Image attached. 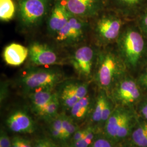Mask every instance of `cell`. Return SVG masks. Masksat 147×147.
I'll use <instances>...</instances> for the list:
<instances>
[{"label":"cell","instance_id":"obj_2","mask_svg":"<svg viewBox=\"0 0 147 147\" xmlns=\"http://www.w3.org/2000/svg\"><path fill=\"white\" fill-rule=\"evenodd\" d=\"M114 45L99 48L93 79L107 93L129 73L126 65Z\"/></svg>","mask_w":147,"mask_h":147},{"label":"cell","instance_id":"obj_26","mask_svg":"<svg viewBox=\"0 0 147 147\" xmlns=\"http://www.w3.org/2000/svg\"><path fill=\"white\" fill-rule=\"evenodd\" d=\"M137 19V26L147 38V6Z\"/></svg>","mask_w":147,"mask_h":147},{"label":"cell","instance_id":"obj_12","mask_svg":"<svg viewBox=\"0 0 147 147\" xmlns=\"http://www.w3.org/2000/svg\"><path fill=\"white\" fill-rule=\"evenodd\" d=\"M70 16L62 0H55L47 19L49 34L53 38L55 37L66 25Z\"/></svg>","mask_w":147,"mask_h":147},{"label":"cell","instance_id":"obj_34","mask_svg":"<svg viewBox=\"0 0 147 147\" xmlns=\"http://www.w3.org/2000/svg\"><path fill=\"white\" fill-rule=\"evenodd\" d=\"M46 147H58L57 146V145L54 143V142L52 141L51 140H49V141L48 142L47 146Z\"/></svg>","mask_w":147,"mask_h":147},{"label":"cell","instance_id":"obj_5","mask_svg":"<svg viewBox=\"0 0 147 147\" xmlns=\"http://www.w3.org/2000/svg\"><path fill=\"white\" fill-rule=\"evenodd\" d=\"M55 0H18V16L24 31L39 26L47 17Z\"/></svg>","mask_w":147,"mask_h":147},{"label":"cell","instance_id":"obj_11","mask_svg":"<svg viewBox=\"0 0 147 147\" xmlns=\"http://www.w3.org/2000/svg\"><path fill=\"white\" fill-rule=\"evenodd\" d=\"M58 93L61 104L70 110L75 104L88 94L89 83L80 80H64Z\"/></svg>","mask_w":147,"mask_h":147},{"label":"cell","instance_id":"obj_21","mask_svg":"<svg viewBox=\"0 0 147 147\" xmlns=\"http://www.w3.org/2000/svg\"><path fill=\"white\" fill-rule=\"evenodd\" d=\"M60 104L61 102L58 93L56 92L53 99L46 105L39 115L45 117H51L56 116Z\"/></svg>","mask_w":147,"mask_h":147},{"label":"cell","instance_id":"obj_31","mask_svg":"<svg viewBox=\"0 0 147 147\" xmlns=\"http://www.w3.org/2000/svg\"><path fill=\"white\" fill-rule=\"evenodd\" d=\"M89 147H112L110 142L104 138H99L92 143Z\"/></svg>","mask_w":147,"mask_h":147},{"label":"cell","instance_id":"obj_15","mask_svg":"<svg viewBox=\"0 0 147 147\" xmlns=\"http://www.w3.org/2000/svg\"><path fill=\"white\" fill-rule=\"evenodd\" d=\"M28 49L20 44L13 42L7 45L3 52L5 63L11 66H19L28 58Z\"/></svg>","mask_w":147,"mask_h":147},{"label":"cell","instance_id":"obj_32","mask_svg":"<svg viewBox=\"0 0 147 147\" xmlns=\"http://www.w3.org/2000/svg\"><path fill=\"white\" fill-rule=\"evenodd\" d=\"M87 130H88V127L84 129L78 130L76 131L75 132L74 134L73 137H72L73 143L77 142L79 140H80L82 137H84L87 131Z\"/></svg>","mask_w":147,"mask_h":147},{"label":"cell","instance_id":"obj_17","mask_svg":"<svg viewBox=\"0 0 147 147\" xmlns=\"http://www.w3.org/2000/svg\"><path fill=\"white\" fill-rule=\"evenodd\" d=\"M129 113L121 109H117L112 112L106 121L105 130L109 137L116 139L117 132L122 122Z\"/></svg>","mask_w":147,"mask_h":147},{"label":"cell","instance_id":"obj_3","mask_svg":"<svg viewBox=\"0 0 147 147\" xmlns=\"http://www.w3.org/2000/svg\"><path fill=\"white\" fill-rule=\"evenodd\" d=\"M124 19L107 8L91 20L90 34L93 44L99 48L115 45L125 26Z\"/></svg>","mask_w":147,"mask_h":147},{"label":"cell","instance_id":"obj_28","mask_svg":"<svg viewBox=\"0 0 147 147\" xmlns=\"http://www.w3.org/2000/svg\"><path fill=\"white\" fill-rule=\"evenodd\" d=\"M11 147H32L31 142L26 138L19 136H15L11 140Z\"/></svg>","mask_w":147,"mask_h":147},{"label":"cell","instance_id":"obj_30","mask_svg":"<svg viewBox=\"0 0 147 147\" xmlns=\"http://www.w3.org/2000/svg\"><path fill=\"white\" fill-rule=\"evenodd\" d=\"M11 147V140L7 132L1 130L0 132V147Z\"/></svg>","mask_w":147,"mask_h":147},{"label":"cell","instance_id":"obj_1","mask_svg":"<svg viewBox=\"0 0 147 147\" xmlns=\"http://www.w3.org/2000/svg\"><path fill=\"white\" fill-rule=\"evenodd\" d=\"M130 71L141 70L147 64V38L136 26L124 27L115 44Z\"/></svg>","mask_w":147,"mask_h":147},{"label":"cell","instance_id":"obj_6","mask_svg":"<svg viewBox=\"0 0 147 147\" xmlns=\"http://www.w3.org/2000/svg\"><path fill=\"white\" fill-rule=\"evenodd\" d=\"M90 31V21L71 14L66 25L53 38L59 47L75 48L86 42Z\"/></svg>","mask_w":147,"mask_h":147},{"label":"cell","instance_id":"obj_27","mask_svg":"<svg viewBox=\"0 0 147 147\" xmlns=\"http://www.w3.org/2000/svg\"><path fill=\"white\" fill-rule=\"evenodd\" d=\"M130 116L129 114L126 116L125 118L122 122L117 132L116 139L123 138L127 136L130 129Z\"/></svg>","mask_w":147,"mask_h":147},{"label":"cell","instance_id":"obj_29","mask_svg":"<svg viewBox=\"0 0 147 147\" xmlns=\"http://www.w3.org/2000/svg\"><path fill=\"white\" fill-rule=\"evenodd\" d=\"M137 81L141 87L147 90V64L140 70Z\"/></svg>","mask_w":147,"mask_h":147},{"label":"cell","instance_id":"obj_22","mask_svg":"<svg viewBox=\"0 0 147 147\" xmlns=\"http://www.w3.org/2000/svg\"><path fill=\"white\" fill-rule=\"evenodd\" d=\"M135 144L140 147H147V123L136 129L132 135Z\"/></svg>","mask_w":147,"mask_h":147},{"label":"cell","instance_id":"obj_13","mask_svg":"<svg viewBox=\"0 0 147 147\" xmlns=\"http://www.w3.org/2000/svg\"><path fill=\"white\" fill-rule=\"evenodd\" d=\"M108 8L124 18L136 17L147 6V0H107Z\"/></svg>","mask_w":147,"mask_h":147},{"label":"cell","instance_id":"obj_10","mask_svg":"<svg viewBox=\"0 0 147 147\" xmlns=\"http://www.w3.org/2000/svg\"><path fill=\"white\" fill-rule=\"evenodd\" d=\"M73 16L90 21L108 8L107 0H62Z\"/></svg>","mask_w":147,"mask_h":147},{"label":"cell","instance_id":"obj_14","mask_svg":"<svg viewBox=\"0 0 147 147\" xmlns=\"http://www.w3.org/2000/svg\"><path fill=\"white\" fill-rule=\"evenodd\" d=\"M6 122L9 129L14 132L32 134L35 130L31 117L23 111H16L11 113Z\"/></svg>","mask_w":147,"mask_h":147},{"label":"cell","instance_id":"obj_23","mask_svg":"<svg viewBox=\"0 0 147 147\" xmlns=\"http://www.w3.org/2000/svg\"><path fill=\"white\" fill-rule=\"evenodd\" d=\"M61 117L64 131V139L65 140L70 138L71 135H73L78 130V128L70 117L64 114L61 115Z\"/></svg>","mask_w":147,"mask_h":147},{"label":"cell","instance_id":"obj_25","mask_svg":"<svg viewBox=\"0 0 147 147\" xmlns=\"http://www.w3.org/2000/svg\"><path fill=\"white\" fill-rule=\"evenodd\" d=\"M51 132L54 138L56 139L64 140V131L61 115L56 118L53 121L51 125Z\"/></svg>","mask_w":147,"mask_h":147},{"label":"cell","instance_id":"obj_4","mask_svg":"<svg viewBox=\"0 0 147 147\" xmlns=\"http://www.w3.org/2000/svg\"><path fill=\"white\" fill-rule=\"evenodd\" d=\"M65 80L63 71L56 66H28L19 79L24 91L28 94L40 88H55Z\"/></svg>","mask_w":147,"mask_h":147},{"label":"cell","instance_id":"obj_33","mask_svg":"<svg viewBox=\"0 0 147 147\" xmlns=\"http://www.w3.org/2000/svg\"><path fill=\"white\" fill-rule=\"evenodd\" d=\"M141 113L142 115L145 118L147 119V100L144 101L141 106Z\"/></svg>","mask_w":147,"mask_h":147},{"label":"cell","instance_id":"obj_9","mask_svg":"<svg viewBox=\"0 0 147 147\" xmlns=\"http://www.w3.org/2000/svg\"><path fill=\"white\" fill-rule=\"evenodd\" d=\"M141 87L129 73L120 79L110 91L114 100L124 106L133 105L141 97Z\"/></svg>","mask_w":147,"mask_h":147},{"label":"cell","instance_id":"obj_19","mask_svg":"<svg viewBox=\"0 0 147 147\" xmlns=\"http://www.w3.org/2000/svg\"><path fill=\"white\" fill-rule=\"evenodd\" d=\"M16 14V6L13 0H0L1 21L8 22L13 19Z\"/></svg>","mask_w":147,"mask_h":147},{"label":"cell","instance_id":"obj_20","mask_svg":"<svg viewBox=\"0 0 147 147\" xmlns=\"http://www.w3.org/2000/svg\"><path fill=\"white\" fill-rule=\"evenodd\" d=\"M109 98L107 93L105 90H101L96 98L94 110L93 112L92 118L96 122H99L102 121V117L103 114L105 102Z\"/></svg>","mask_w":147,"mask_h":147},{"label":"cell","instance_id":"obj_16","mask_svg":"<svg viewBox=\"0 0 147 147\" xmlns=\"http://www.w3.org/2000/svg\"><path fill=\"white\" fill-rule=\"evenodd\" d=\"M55 88H40L30 93L29 98L34 111L39 115L46 105L53 99L56 92Z\"/></svg>","mask_w":147,"mask_h":147},{"label":"cell","instance_id":"obj_18","mask_svg":"<svg viewBox=\"0 0 147 147\" xmlns=\"http://www.w3.org/2000/svg\"><path fill=\"white\" fill-rule=\"evenodd\" d=\"M91 105V98L89 94L78 101L70 110L74 119H81L87 114Z\"/></svg>","mask_w":147,"mask_h":147},{"label":"cell","instance_id":"obj_7","mask_svg":"<svg viewBox=\"0 0 147 147\" xmlns=\"http://www.w3.org/2000/svg\"><path fill=\"white\" fill-rule=\"evenodd\" d=\"M99 47L86 43L75 47L68 57V63L75 73L82 79L93 78Z\"/></svg>","mask_w":147,"mask_h":147},{"label":"cell","instance_id":"obj_24","mask_svg":"<svg viewBox=\"0 0 147 147\" xmlns=\"http://www.w3.org/2000/svg\"><path fill=\"white\" fill-rule=\"evenodd\" d=\"M94 137V130L92 127H88L86 135L80 140L73 143V147H89Z\"/></svg>","mask_w":147,"mask_h":147},{"label":"cell","instance_id":"obj_8","mask_svg":"<svg viewBox=\"0 0 147 147\" xmlns=\"http://www.w3.org/2000/svg\"><path fill=\"white\" fill-rule=\"evenodd\" d=\"M28 66L53 67L67 63L68 58L62 57L57 50L46 43L33 42L28 47Z\"/></svg>","mask_w":147,"mask_h":147}]
</instances>
